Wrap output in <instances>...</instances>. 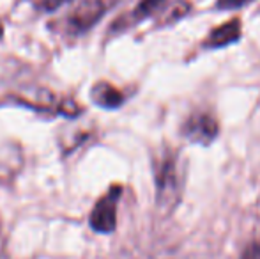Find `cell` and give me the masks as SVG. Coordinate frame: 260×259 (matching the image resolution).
<instances>
[{
    "instance_id": "cell-1",
    "label": "cell",
    "mask_w": 260,
    "mask_h": 259,
    "mask_svg": "<svg viewBox=\"0 0 260 259\" xmlns=\"http://www.w3.org/2000/svg\"><path fill=\"white\" fill-rule=\"evenodd\" d=\"M156 200L163 211H172L179 204L182 190L181 156L170 148H163L152 160Z\"/></svg>"
},
{
    "instance_id": "cell-2",
    "label": "cell",
    "mask_w": 260,
    "mask_h": 259,
    "mask_svg": "<svg viewBox=\"0 0 260 259\" xmlns=\"http://www.w3.org/2000/svg\"><path fill=\"white\" fill-rule=\"evenodd\" d=\"M120 195H122V187L113 185L105 195L98 199L96 206L90 211L89 224L96 233L108 235L113 233L117 227V206H119Z\"/></svg>"
},
{
    "instance_id": "cell-3",
    "label": "cell",
    "mask_w": 260,
    "mask_h": 259,
    "mask_svg": "<svg viewBox=\"0 0 260 259\" xmlns=\"http://www.w3.org/2000/svg\"><path fill=\"white\" fill-rule=\"evenodd\" d=\"M106 13L105 0H78L66 14V28L69 34H85Z\"/></svg>"
},
{
    "instance_id": "cell-4",
    "label": "cell",
    "mask_w": 260,
    "mask_h": 259,
    "mask_svg": "<svg viewBox=\"0 0 260 259\" xmlns=\"http://www.w3.org/2000/svg\"><path fill=\"white\" fill-rule=\"evenodd\" d=\"M182 135L191 144L209 146L219 135V125L207 112H195L182 125Z\"/></svg>"
},
{
    "instance_id": "cell-5",
    "label": "cell",
    "mask_w": 260,
    "mask_h": 259,
    "mask_svg": "<svg viewBox=\"0 0 260 259\" xmlns=\"http://www.w3.org/2000/svg\"><path fill=\"white\" fill-rule=\"evenodd\" d=\"M241 34H243L241 20L239 18H232V20L216 25V27L209 32L206 41H204V46L209 50L225 48V46H230V45H234V43L239 41Z\"/></svg>"
},
{
    "instance_id": "cell-6",
    "label": "cell",
    "mask_w": 260,
    "mask_h": 259,
    "mask_svg": "<svg viewBox=\"0 0 260 259\" xmlns=\"http://www.w3.org/2000/svg\"><path fill=\"white\" fill-rule=\"evenodd\" d=\"M90 100L94 101V105L106 110H113L119 108L124 103V94L120 89H117L115 85L108 82H96L90 89Z\"/></svg>"
},
{
    "instance_id": "cell-7",
    "label": "cell",
    "mask_w": 260,
    "mask_h": 259,
    "mask_svg": "<svg viewBox=\"0 0 260 259\" xmlns=\"http://www.w3.org/2000/svg\"><path fill=\"white\" fill-rule=\"evenodd\" d=\"M165 2H167V0H140V4H138L137 9H135L133 16L137 18V20L151 16V14L154 13L156 9H159Z\"/></svg>"
},
{
    "instance_id": "cell-8",
    "label": "cell",
    "mask_w": 260,
    "mask_h": 259,
    "mask_svg": "<svg viewBox=\"0 0 260 259\" xmlns=\"http://www.w3.org/2000/svg\"><path fill=\"white\" fill-rule=\"evenodd\" d=\"M253 0H218L216 7L221 11H234V9H241V7L248 6Z\"/></svg>"
},
{
    "instance_id": "cell-9",
    "label": "cell",
    "mask_w": 260,
    "mask_h": 259,
    "mask_svg": "<svg viewBox=\"0 0 260 259\" xmlns=\"http://www.w3.org/2000/svg\"><path fill=\"white\" fill-rule=\"evenodd\" d=\"M66 2H73V0H41L39 7L45 11H55L57 7H60L62 4H66Z\"/></svg>"
},
{
    "instance_id": "cell-10",
    "label": "cell",
    "mask_w": 260,
    "mask_h": 259,
    "mask_svg": "<svg viewBox=\"0 0 260 259\" xmlns=\"http://www.w3.org/2000/svg\"><path fill=\"white\" fill-rule=\"evenodd\" d=\"M2 36H4V27H2V23H0V39H2Z\"/></svg>"
}]
</instances>
